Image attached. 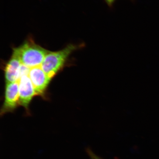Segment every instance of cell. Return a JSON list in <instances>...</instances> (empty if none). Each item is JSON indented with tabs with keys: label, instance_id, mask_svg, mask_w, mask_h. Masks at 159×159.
<instances>
[{
	"label": "cell",
	"instance_id": "cell-1",
	"mask_svg": "<svg viewBox=\"0 0 159 159\" xmlns=\"http://www.w3.org/2000/svg\"><path fill=\"white\" fill-rule=\"evenodd\" d=\"M85 45L84 43L78 45L70 44L61 50L49 51L42 63V69L50 79H52L64 66L71 53L83 48Z\"/></svg>",
	"mask_w": 159,
	"mask_h": 159
},
{
	"label": "cell",
	"instance_id": "cell-2",
	"mask_svg": "<svg viewBox=\"0 0 159 159\" xmlns=\"http://www.w3.org/2000/svg\"><path fill=\"white\" fill-rule=\"evenodd\" d=\"M20 57L22 64L30 68L41 66L49 51L30 39L19 47L13 48Z\"/></svg>",
	"mask_w": 159,
	"mask_h": 159
},
{
	"label": "cell",
	"instance_id": "cell-3",
	"mask_svg": "<svg viewBox=\"0 0 159 159\" xmlns=\"http://www.w3.org/2000/svg\"><path fill=\"white\" fill-rule=\"evenodd\" d=\"M18 81L6 83L5 99L1 111V115L12 112L19 104Z\"/></svg>",
	"mask_w": 159,
	"mask_h": 159
},
{
	"label": "cell",
	"instance_id": "cell-4",
	"mask_svg": "<svg viewBox=\"0 0 159 159\" xmlns=\"http://www.w3.org/2000/svg\"><path fill=\"white\" fill-rule=\"evenodd\" d=\"M18 83L19 104L28 111L32 99L36 95L34 87L29 75H23L20 77Z\"/></svg>",
	"mask_w": 159,
	"mask_h": 159
},
{
	"label": "cell",
	"instance_id": "cell-5",
	"mask_svg": "<svg viewBox=\"0 0 159 159\" xmlns=\"http://www.w3.org/2000/svg\"><path fill=\"white\" fill-rule=\"evenodd\" d=\"M29 76L33 83L36 95L42 96L44 95L51 79L45 74L41 67L31 68Z\"/></svg>",
	"mask_w": 159,
	"mask_h": 159
},
{
	"label": "cell",
	"instance_id": "cell-6",
	"mask_svg": "<svg viewBox=\"0 0 159 159\" xmlns=\"http://www.w3.org/2000/svg\"><path fill=\"white\" fill-rule=\"evenodd\" d=\"M21 63L19 56L13 51L12 55L5 67V77L6 83L16 82L20 78Z\"/></svg>",
	"mask_w": 159,
	"mask_h": 159
},
{
	"label": "cell",
	"instance_id": "cell-7",
	"mask_svg": "<svg viewBox=\"0 0 159 159\" xmlns=\"http://www.w3.org/2000/svg\"><path fill=\"white\" fill-rule=\"evenodd\" d=\"M86 152L90 159H103L94 153V152L89 148H87Z\"/></svg>",
	"mask_w": 159,
	"mask_h": 159
},
{
	"label": "cell",
	"instance_id": "cell-8",
	"mask_svg": "<svg viewBox=\"0 0 159 159\" xmlns=\"http://www.w3.org/2000/svg\"><path fill=\"white\" fill-rule=\"evenodd\" d=\"M104 1L108 7L112 9L114 7V4L116 0H104ZM131 1H134V0H131Z\"/></svg>",
	"mask_w": 159,
	"mask_h": 159
}]
</instances>
